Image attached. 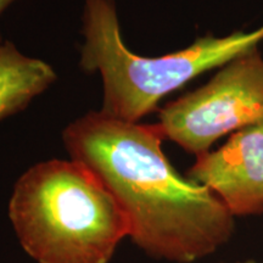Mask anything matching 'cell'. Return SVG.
I'll use <instances>...</instances> for the list:
<instances>
[{"instance_id": "1", "label": "cell", "mask_w": 263, "mask_h": 263, "mask_svg": "<svg viewBox=\"0 0 263 263\" xmlns=\"http://www.w3.org/2000/svg\"><path fill=\"white\" fill-rule=\"evenodd\" d=\"M70 159L106 186L126 216L132 241L150 257L194 263L232 239L235 217L206 186L177 172L159 124L124 122L101 111L62 133Z\"/></svg>"}, {"instance_id": "2", "label": "cell", "mask_w": 263, "mask_h": 263, "mask_svg": "<svg viewBox=\"0 0 263 263\" xmlns=\"http://www.w3.org/2000/svg\"><path fill=\"white\" fill-rule=\"evenodd\" d=\"M8 216L24 251L37 263H108L129 235L106 186L74 160H49L16 180Z\"/></svg>"}, {"instance_id": "3", "label": "cell", "mask_w": 263, "mask_h": 263, "mask_svg": "<svg viewBox=\"0 0 263 263\" xmlns=\"http://www.w3.org/2000/svg\"><path fill=\"white\" fill-rule=\"evenodd\" d=\"M83 44L80 65L103 80L101 112L124 122H139L164 97L197 76L258 48L263 25L254 31L199 37L182 50L157 58L134 54L124 44L115 0H83Z\"/></svg>"}, {"instance_id": "4", "label": "cell", "mask_w": 263, "mask_h": 263, "mask_svg": "<svg viewBox=\"0 0 263 263\" xmlns=\"http://www.w3.org/2000/svg\"><path fill=\"white\" fill-rule=\"evenodd\" d=\"M263 120V57L258 48L223 65L205 85L160 111L166 139L199 156L229 133Z\"/></svg>"}, {"instance_id": "5", "label": "cell", "mask_w": 263, "mask_h": 263, "mask_svg": "<svg viewBox=\"0 0 263 263\" xmlns=\"http://www.w3.org/2000/svg\"><path fill=\"white\" fill-rule=\"evenodd\" d=\"M186 177L211 190L234 217L263 215V120L196 156Z\"/></svg>"}, {"instance_id": "6", "label": "cell", "mask_w": 263, "mask_h": 263, "mask_svg": "<svg viewBox=\"0 0 263 263\" xmlns=\"http://www.w3.org/2000/svg\"><path fill=\"white\" fill-rule=\"evenodd\" d=\"M57 72L39 59L27 57L11 42L0 45V121L18 114L49 89Z\"/></svg>"}, {"instance_id": "7", "label": "cell", "mask_w": 263, "mask_h": 263, "mask_svg": "<svg viewBox=\"0 0 263 263\" xmlns=\"http://www.w3.org/2000/svg\"><path fill=\"white\" fill-rule=\"evenodd\" d=\"M15 2H17V0H0V15H2L6 9L14 4ZM3 43H4V41H3L2 34H0V45H2Z\"/></svg>"}, {"instance_id": "8", "label": "cell", "mask_w": 263, "mask_h": 263, "mask_svg": "<svg viewBox=\"0 0 263 263\" xmlns=\"http://www.w3.org/2000/svg\"><path fill=\"white\" fill-rule=\"evenodd\" d=\"M239 263H258V262H256V261H246V262H239Z\"/></svg>"}]
</instances>
